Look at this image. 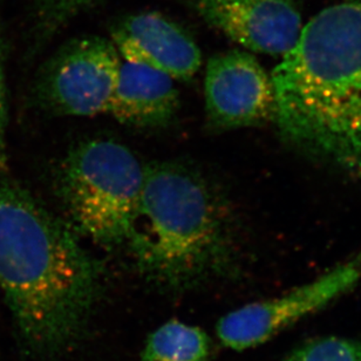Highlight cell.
Instances as JSON below:
<instances>
[{
    "label": "cell",
    "mask_w": 361,
    "mask_h": 361,
    "mask_svg": "<svg viewBox=\"0 0 361 361\" xmlns=\"http://www.w3.org/2000/svg\"><path fill=\"white\" fill-rule=\"evenodd\" d=\"M281 133L361 171V3L320 11L271 75Z\"/></svg>",
    "instance_id": "7a4b0ae2"
},
{
    "label": "cell",
    "mask_w": 361,
    "mask_h": 361,
    "mask_svg": "<svg viewBox=\"0 0 361 361\" xmlns=\"http://www.w3.org/2000/svg\"><path fill=\"white\" fill-rule=\"evenodd\" d=\"M122 58L111 39L75 37L60 46L39 77V97L54 113L93 116L108 113Z\"/></svg>",
    "instance_id": "5b68a950"
},
{
    "label": "cell",
    "mask_w": 361,
    "mask_h": 361,
    "mask_svg": "<svg viewBox=\"0 0 361 361\" xmlns=\"http://www.w3.org/2000/svg\"><path fill=\"white\" fill-rule=\"evenodd\" d=\"M58 171V196L74 233L107 249L125 245L146 178L132 150L90 140L71 150Z\"/></svg>",
    "instance_id": "277c9868"
},
{
    "label": "cell",
    "mask_w": 361,
    "mask_h": 361,
    "mask_svg": "<svg viewBox=\"0 0 361 361\" xmlns=\"http://www.w3.org/2000/svg\"><path fill=\"white\" fill-rule=\"evenodd\" d=\"M212 344L197 326L171 320L147 339L141 361H208Z\"/></svg>",
    "instance_id": "8fae6325"
},
{
    "label": "cell",
    "mask_w": 361,
    "mask_h": 361,
    "mask_svg": "<svg viewBox=\"0 0 361 361\" xmlns=\"http://www.w3.org/2000/svg\"><path fill=\"white\" fill-rule=\"evenodd\" d=\"M360 279L359 256L290 293L251 302L228 313L219 319L216 334L221 344L233 351L256 348L345 295Z\"/></svg>",
    "instance_id": "8992f818"
},
{
    "label": "cell",
    "mask_w": 361,
    "mask_h": 361,
    "mask_svg": "<svg viewBox=\"0 0 361 361\" xmlns=\"http://www.w3.org/2000/svg\"><path fill=\"white\" fill-rule=\"evenodd\" d=\"M174 81L160 71L122 61L108 113L121 123L140 128L167 125L180 104Z\"/></svg>",
    "instance_id": "30bf717a"
},
{
    "label": "cell",
    "mask_w": 361,
    "mask_h": 361,
    "mask_svg": "<svg viewBox=\"0 0 361 361\" xmlns=\"http://www.w3.org/2000/svg\"><path fill=\"white\" fill-rule=\"evenodd\" d=\"M102 271L66 221L24 189L0 184V290L23 337L37 350L77 341Z\"/></svg>",
    "instance_id": "6da1fadb"
},
{
    "label": "cell",
    "mask_w": 361,
    "mask_h": 361,
    "mask_svg": "<svg viewBox=\"0 0 361 361\" xmlns=\"http://www.w3.org/2000/svg\"><path fill=\"white\" fill-rule=\"evenodd\" d=\"M205 111L215 129L261 125L276 114L271 77L250 53L229 51L212 56L204 78Z\"/></svg>",
    "instance_id": "52a82bcc"
},
{
    "label": "cell",
    "mask_w": 361,
    "mask_h": 361,
    "mask_svg": "<svg viewBox=\"0 0 361 361\" xmlns=\"http://www.w3.org/2000/svg\"><path fill=\"white\" fill-rule=\"evenodd\" d=\"M357 1H358V3H361V0H357Z\"/></svg>",
    "instance_id": "9a60e30c"
},
{
    "label": "cell",
    "mask_w": 361,
    "mask_h": 361,
    "mask_svg": "<svg viewBox=\"0 0 361 361\" xmlns=\"http://www.w3.org/2000/svg\"><path fill=\"white\" fill-rule=\"evenodd\" d=\"M205 24L251 52L284 56L298 42V0H180Z\"/></svg>",
    "instance_id": "ba28073f"
},
{
    "label": "cell",
    "mask_w": 361,
    "mask_h": 361,
    "mask_svg": "<svg viewBox=\"0 0 361 361\" xmlns=\"http://www.w3.org/2000/svg\"><path fill=\"white\" fill-rule=\"evenodd\" d=\"M111 40L123 61L150 67L188 81L202 67V52L190 33L159 12L129 14L115 21Z\"/></svg>",
    "instance_id": "9c48e42d"
},
{
    "label": "cell",
    "mask_w": 361,
    "mask_h": 361,
    "mask_svg": "<svg viewBox=\"0 0 361 361\" xmlns=\"http://www.w3.org/2000/svg\"><path fill=\"white\" fill-rule=\"evenodd\" d=\"M102 0H37L35 14L40 35L51 37L70 24L74 18L93 8Z\"/></svg>",
    "instance_id": "7c38bea8"
},
{
    "label": "cell",
    "mask_w": 361,
    "mask_h": 361,
    "mask_svg": "<svg viewBox=\"0 0 361 361\" xmlns=\"http://www.w3.org/2000/svg\"><path fill=\"white\" fill-rule=\"evenodd\" d=\"M125 245L143 276L169 288L222 272L233 250L219 195L198 173L174 162L147 166Z\"/></svg>",
    "instance_id": "3957f363"
},
{
    "label": "cell",
    "mask_w": 361,
    "mask_h": 361,
    "mask_svg": "<svg viewBox=\"0 0 361 361\" xmlns=\"http://www.w3.org/2000/svg\"><path fill=\"white\" fill-rule=\"evenodd\" d=\"M285 361H361V343L326 337L307 341Z\"/></svg>",
    "instance_id": "4fadbf2b"
},
{
    "label": "cell",
    "mask_w": 361,
    "mask_h": 361,
    "mask_svg": "<svg viewBox=\"0 0 361 361\" xmlns=\"http://www.w3.org/2000/svg\"><path fill=\"white\" fill-rule=\"evenodd\" d=\"M6 95L4 84L1 53H0V171L6 167Z\"/></svg>",
    "instance_id": "5bb4252c"
}]
</instances>
